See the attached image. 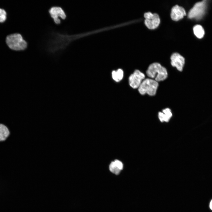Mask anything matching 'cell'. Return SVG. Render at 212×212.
I'll return each instance as SVG.
<instances>
[{
  "instance_id": "cell-1",
  "label": "cell",
  "mask_w": 212,
  "mask_h": 212,
  "mask_svg": "<svg viewBox=\"0 0 212 212\" xmlns=\"http://www.w3.org/2000/svg\"><path fill=\"white\" fill-rule=\"evenodd\" d=\"M6 42L10 49L16 51L25 50L28 45L27 42L19 33L13 34L7 36Z\"/></svg>"
},
{
  "instance_id": "cell-2",
  "label": "cell",
  "mask_w": 212,
  "mask_h": 212,
  "mask_svg": "<svg viewBox=\"0 0 212 212\" xmlns=\"http://www.w3.org/2000/svg\"><path fill=\"white\" fill-rule=\"evenodd\" d=\"M146 74L148 77L155 78L157 82L164 80L168 75L165 68L157 62L153 63L150 65L146 71Z\"/></svg>"
},
{
  "instance_id": "cell-3",
  "label": "cell",
  "mask_w": 212,
  "mask_h": 212,
  "mask_svg": "<svg viewBox=\"0 0 212 212\" xmlns=\"http://www.w3.org/2000/svg\"><path fill=\"white\" fill-rule=\"evenodd\" d=\"M158 84L155 80L147 78L144 80L138 88L140 93L142 95L147 94L150 96L156 94Z\"/></svg>"
},
{
  "instance_id": "cell-4",
  "label": "cell",
  "mask_w": 212,
  "mask_h": 212,
  "mask_svg": "<svg viewBox=\"0 0 212 212\" xmlns=\"http://www.w3.org/2000/svg\"><path fill=\"white\" fill-rule=\"evenodd\" d=\"M48 12L54 23L57 25L61 24V20H64L67 17L66 12L61 6H52L49 9Z\"/></svg>"
},
{
  "instance_id": "cell-5",
  "label": "cell",
  "mask_w": 212,
  "mask_h": 212,
  "mask_svg": "<svg viewBox=\"0 0 212 212\" xmlns=\"http://www.w3.org/2000/svg\"><path fill=\"white\" fill-rule=\"evenodd\" d=\"M206 5V0L196 3L189 11L188 14V17L197 20L200 19L205 13Z\"/></svg>"
},
{
  "instance_id": "cell-6",
  "label": "cell",
  "mask_w": 212,
  "mask_h": 212,
  "mask_svg": "<svg viewBox=\"0 0 212 212\" xmlns=\"http://www.w3.org/2000/svg\"><path fill=\"white\" fill-rule=\"evenodd\" d=\"M144 16L145 18V24L148 29H154L158 27L160 22V19L157 14H153L148 12L144 14Z\"/></svg>"
},
{
  "instance_id": "cell-7",
  "label": "cell",
  "mask_w": 212,
  "mask_h": 212,
  "mask_svg": "<svg viewBox=\"0 0 212 212\" xmlns=\"http://www.w3.org/2000/svg\"><path fill=\"white\" fill-rule=\"evenodd\" d=\"M145 78L144 74L138 70H136L129 77V85L134 89L138 88Z\"/></svg>"
},
{
  "instance_id": "cell-8",
  "label": "cell",
  "mask_w": 212,
  "mask_h": 212,
  "mask_svg": "<svg viewBox=\"0 0 212 212\" xmlns=\"http://www.w3.org/2000/svg\"><path fill=\"white\" fill-rule=\"evenodd\" d=\"M170 59L172 65L175 67L178 70L182 71L185 64L184 58L179 53H174L171 55Z\"/></svg>"
},
{
  "instance_id": "cell-9",
  "label": "cell",
  "mask_w": 212,
  "mask_h": 212,
  "mask_svg": "<svg viewBox=\"0 0 212 212\" xmlns=\"http://www.w3.org/2000/svg\"><path fill=\"white\" fill-rule=\"evenodd\" d=\"M186 15L185 10L181 6L176 5L172 8L170 16L172 19L174 21H178Z\"/></svg>"
},
{
  "instance_id": "cell-10",
  "label": "cell",
  "mask_w": 212,
  "mask_h": 212,
  "mask_svg": "<svg viewBox=\"0 0 212 212\" xmlns=\"http://www.w3.org/2000/svg\"><path fill=\"white\" fill-rule=\"evenodd\" d=\"M172 115L171 110L168 108H166L163 109L162 112H159L158 116L161 122H168L172 117Z\"/></svg>"
},
{
  "instance_id": "cell-11",
  "label": "cell",
  "mask_w": 212,
  "mask_h": 212,
  "mask_svg": "<svg viewBox=\"0 0 212 212\" xmlns=\"http://www.w3.org/2000/svg\"><path fill=\"white\" fill-rule=\"evenodd\" d=\"M9 134V132L5 125L0 124V141L5 140Z\"/></svg>"
},
{
  "instance_id": "cell-12",
  "label": "cell",
  "mask_w": 212,
  "mask_h": 212,
  "mask_svg": "<svg viewBox=\"0 0 212 212\" xmlns=\"http://www.w3.org/2000/svg\"><path fill=\"white\" fill-rule=\"evenodd\" d=\"M193 31L195 35L198 38H203L205 34L203 27L200 25H195L193 28Z\"/></svg>"
},
{
  "instance_id": "cell-13",
  "label": "cell",
  "mask_w": 212,
  "mask_h": 212,
  "mask_svg": "<svg viewBox=\"0 0 212 212\" xmlns=\"http://www.w3.org/2000/svg\"><path fill=\"white\" fill-rule=\"evenodd\" d=\"M112 74L113 79L115 81L118 82L122 79L123 72L122 69H119L116 71H113Z\"/></svg>"
},
{
  "instance_id": "cell-14",
  "label": "cell",
  "mask_w": 212,
  "mask_h": 212,
  "mask_svg": "<svg viewBox=\"0 0 212 212\" xmlns=\"http://www.w3.org/2000/svg\"><path fill=\"white\" fill-rule=\"evenodd\" d=\"M109 169L111 172L116 175L119 174L121 171L116 166L114 161L110 163L109 165Z\"/></svg>"
},
{
  "instance_id": "cell-15",
  "label": "cell",
  "mask_w": 212,
  "mask_h": 212,
  "mask_svg": "<svg viewBox=\"0 0 212 212\" xmlns=\"http://www.w3.org/2000/svg\"><path fill=\"white\" fill-rule=\"evenodd\" d=\"M6 18V13L3 9L0 8V22H3L5 21Z\"/></svg>"
},
{
  "instance_id": "cell-16",
  "label": "cell",
  "mask_w": 212,
  "mask_h": 212,
  "mask_svg": "<svg viewBox=\"0 0 212 212\" xmlns=\"http://www.w3.org/2000/svg\"><path fill=\"white\" fill-rule=\"evenodd\" d=\"M116 166L121 170L123 168V165L122 163L118 160H115L114 161Z\"/></svg>"
},
{
  "instance_id": "cell-17",
  "label": "cell",
  "mask_w": 212,
  "mask_h": 212,
  "mask_svg": "<svg viewBox=\"0 0 212 212\" xmlns=\"http://www.w3.org/2000/svg\"><path fill=\"white\" fill-rule=\"evenodd\" d=\"M209 207L210 209L212 210V199L211 200L210 203Z\"/></svg>"
}]
</instances>
